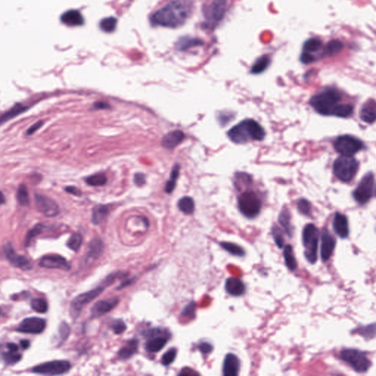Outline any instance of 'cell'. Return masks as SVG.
Wrapping results in <instances>:
<instances>
[{
	"instance_id": "obj_1",
	"label": "cell",
	"mask_w": 376,
	"mask_h": 376,
	"mask_svg": "<svg viewBox=\"0 0 376 376\" xmlns=\"http://www.w3.org/2000/svg\"><path fill=\"white\" fill-rule=\"evenodd\" d=\"M189 11V7L183 1H171L152 16V22L159 26L178 28L186 22Z\"/></svg>"
},
{
	"instance_id": "obj_2",
	"label": "cell",
	"mask_w": 376,
	"mask_h": 376,
	"mask_svg": "<svg viewBox=\"0 0 376 376\" xmlns=\"http://www.w3.org/2000/svg\"><path fill=\"white\" fill-rule=\"evenodd\" d=\"M228 137L233 143L244 144L250 141H262L265 132L263 128L256 121L247 119L229 129Z\"/></svg>"
},
{
	"instance_id": "obj_3",
	"label": "cell",
	"mask_w": 376,
	"mask_h": 376,
	"mask_svg": "<svg viewBox=\"0 0 376 376\" xmlns=\"http://www.w3.org/2000/svg\"><path fill=\"white\" fill-rule=\"evenodd\" d=\"M341 100L342 96L338 91L328 89L314 95L310 100V104L319 114L332 116Z\"/></svg>"
},
{
	"instance_id": "obj_4",
	"label": "cell",
	"mask_w": 376,
	"mask_h": 376,
	"mask_svg": "<svg viewBox=\"0 0 376 376\" xmlns=\"http://www.w3.org/2000/svg\"><path fill=\"white\" fill-rule=\"evenodd\" d=\"M302 240L306 259L310 263H315L317 260L319 243V231L317 226L313 223L305 226L303 230Z\"/></svg>"
},
{
	"instance_id": "obj_5",
	"label": "cell",
	"mask_w": 376,
	"mask_h": 376,
	"mask_svg": "<svg viewBox=\"0 0 376 376\" xmlns=\"http://www.w3.org/2000/svg\"><path fill=\"white\" fill-rule=\"evenodd\" d=\"M358 168L359 163L357 160L350 156L340 157L334 161L333 165L334 175L343 183L351 181L356 176Z\"/></svg>"
},
{
	"instance_id": "obj_6",
	"label": "cell",
	"mask_w": 376,
	"mask_h": 376,
	"mask_svg": "<svg viewBox=\"0 0 376 376\" xmlns=\"http://www.w3.org/2000/svg\"><path fill=\"white\" fill-rule=\"evenodd\" d=\"M341 359L348 364L354 371L359 374L366 373L371 366V362L365 352L357 349H344L340 352Z\"/></svg>"
},
{
	"instance_id": "obj_7",
	"label": "cell",
	"mask_w": 376,
	"mask_h": 376,
	"mask_svg": "<svg viewBox=\"0 0 376 376\" xmlns=\"http://www.w3.org/2000/svg\"><path fill=\"white\" fill-rule=\"evenodd\" d=\"M238 208L245 217L253 219L260 213L262 202L256 193L246 191L238 197Z\"/></svg>"
},
{
	"instance_id": "obj_8",
	"label": "cell",
	"mask_w": 376,
	"mask_h": 376,
	"mask_svg": "<svg viewBox=\"0 0 376 376\" xmlns=\"http://www.w3.org/2000/svg\"><path fill=\"white\" fill-rule=\"evenodd\" d=\"M375 193V177L373 173H368L359 183L353 192V198L360 204H367Z\"/></svg>"
},
{
	"instance_id": "obj_9",
	"label": "cell",
	"mask_w": 376,
	"mask_h": 376,
	"mask_svg": "<svg viewBox=\"0 0 376 376\" xmlns=\"http://www.w3.org/2000/svg\"><path fill=\"white\" fill-rule=\"evenodd\" d=\"M334 149L342 156L352 157L363 148V143L351 135H342L334 142Z\"/></svg>"
},
{
	"instance_id": "obj_10",
	"label": "cell",
	"mask_w": 376,
	"mask_h": 376,
	"mask_svg": "<svg viewBox=\"0 0 376 376\" xmlns=\"http://www.w3.org/2000/svg\"><path fill=\"white\" fill-rule=\"evenodd\" d=\"M71 364L68 361L55 360L45 362L34 367L32 372L41 375L57 376L65 374L71 369Z\"/></svg>"
},
{
	"instance_id": "obj_11",
	"label": "cell",
	"mask_w": 376,
	"mask_h": 376,
	"mask_svg": "<svg viewBox=\"0 0 376 376\" xmlns=\"http://www.w3.org/2000/svg\"><path fill=\"white\" fill-rule=\"evenodd\" d=\"M103 286H98L89 292L80 294L73 299L70 307V313L73 317H77L81 313L82 310L87 304H90L95 298L98 296L104 290Z\"/></svg>"
},
{
	"instance_id": "obj_12",
	"label": "cell",
	"mask_w": 376,
	"mask_h": 376,
	"mask_svg": "<svg viewBox=\"0 0 376 376\" xmlns=\"http://www.w3.org/2000/svg\"><path fill=\"white\" fill-rule=\"evenodd\" d=\"M323 47V42L319 38H311L306 41L301 57V62L309 64L315 61L321 53Z\"/></svg>"
},
{
	"instance_id": "obj_13",
	"label": "cell",
	"mask_w": 376,
	"mask_h": 376,
	"mask_svg": "<svg viewBox=\"0 0 376 376\" xmlns=\"http://www.w3.org/2000/svg\"><path fill=\"white\" fill-rule=\"evenodd\" d=\"M35 201L38 211L46 217L54 218L59 214V206L49 197L37 193L35 195Z\"/></svg>"
},
{
	"instance_id": "obj_14",
	"label": "cell",
	"mask_w": 376,
	"mask_h": 376,
	"mask_svg": "<svg viewBox=\"0 0 376 376\" xmlns=\"http://www.w3.org/2000/svg\"><path fill=\"white\" fill-rule=\"evenodd\" d=\"M47 323L44 319L40 317H28L21 322L16 331L25 334H38L45 329Z\"/></svg>"
},
{
	"instance_id": "obj_15",
	"label": "cell",
	"mask_w": 376,
	"mask_h": 376,
	"mask_svg": "<svg viewBox=\"0 0 376 376\" xmlns=\"http://www.w3.org/2000/svg\"><path fill=\"white\" fill-rule=\"evenodd\" d=\"M4 252L6 257H7L9 262H10V264L13 266L20 268V269L23 270V271H29V270L32 269V262L28 258L25 257V256L17 254L15 252L13 246L10 243L6 245L5 247H4Z\"/></svg>"
},
{
	"instance_id": "obj_16",
	"label": "cell",
	"mask_w": 376,
	"mask_h": 376,
	"mask_svg": "<svg viewBox=\"0 0 376 376\" xmlns=\"http://www.w3.org/2000/svg\"><path fill=\"white\" fill-rule=\"evenodd\" d=\"M336 239L327 230L324 229L321 235V249H320V256L322 261L326 262L331 259L336 246Z\"/></svg>"
},
{
	"instance_id": "obj_17",
	"label": "cell",
	"mask_w": 376,
	"mask_h": 376,
	"mask_svg": "<svg viewBox=\"0 0 376 376\" xmlns=\"http://www.w3.org/2000/svg\"><path fill=\"white\" fill-rule=\"evenodd\" d=\"M39 265L49 269H65L70 268L69 264L63 256L58 254L46 255L41 258Z\"/></svg>"
},
{
	"instance_id": "obj_18",
	"label": "cell",
	"mask_w": 376,
	"mask_h": 376,
	"mask_svg": "<svg viewBox=\"0 0 376 376\" xmlns=\"http://www.w3.org/2000/svg\"><path fill=\"white\" fill-rule=\"evenodd\" d=\"M119 302V300L117 298L97 301L92 309V317H94V318L99 317L110 313L113 309L117 306Z\"/></svg>"
},
{
	"instance_id": "obj_19",
	"label": "cell",
	"mask_w": 376,
	"mask_h": 376,
	"mask_svg": "<svg viewBox=\"0 0 376 376\" xmlns=\"http://www.w3.org/2000/svg\"><path fill=\"white\" fill-rule=\"evenodd\" d=\"M333 228L340 238L345 239L348 237L350 233L348 220L345 215L340 213H336L333 220Z\"/></svg>"
},
{
	"instance_id": "obj_20",
	"label": "cell",
	"mask_w": 376,
	"mask_h": 376,
	"mask_svg": "<svg viewBox=\"0 0 376 376\" xmlns=\"http://www.w3.org/2000/svg\"><path fill=\"white\" fill-rule=\"evenodd\" d=\"M240 361L233 353H228L223 362V374L225 376H237L240 372Z\"/></svg>"
},
{
	"instance_id": "obj_21",
	"label": "cell",
	"mask_w": 376,
	"mask_h": 376,
	"mask_svg": "<svg viewBox=\"0 0 376 376\" xmlns=\"http://www.w3.org/2000/svg\"><path fill=\"white\" fill-rule=\"evenodd\" d=\"M226 0H214L209 10V19L213 22H220L226 13Z\"/></svg>"
},
{
	"instance_id": "obj_22",
	"label": "cell",
	"mask_w": 376,
	"mask_h": 376,
	"mask_svg": "<svg viewBox=\"0 0 376 376\" xmlns=\"http://www.w3.org/2000/svg\"><path fill=\"white\" fill-rule=\"evenodd\" d=\"M185 139V135L182 131L174 130L168 132L162 140V146L168 150H172L180 145Z\"/></svg>"
},
{
	"instance_id": "obj_23",
	"label": "cell",
	"mask_w": 376,
	"mask_h": 376,
	"mask_svg": "<svg viewBox=\"0 0 376 376\" xmlns=\"http://www.w3.org/2000/svg\"><path fill=\"white\" fill-rule=\"evenodd\" d=\"M225 289L228 294L232 296L239 297L243 295L246 292V285L240 279L229 277L226 281Z\"/></svg>"
},
{
	"instance_id": "obj_24",
	"label": "cell",
	"mask_w": 376,
	"mask_h": 376,
	"mask_svg": "<svg viewBox=\"0 0 376 376\" xmlns=\"http://www.w3.org/2000/svg\"><path fill=\"white\" fill-rule=\"evenodd\" d=\"M61 22L67 26H81L84 24V19L78 10H70L62 15Z\"/></svg>"
},
{
	"instance_id": "obj_25",
	"label": "cell",
	"mask_w": 376,
	"mask_h": 376,
	"mask_svg": "<svg viewBox=\"0 0 376 376\" xmlns=\"http://www.w3.org/2000/svg\"><path fill=\"white\" fill-rule=\"evenodd\" d=\"M360 118L363 122L368 124H374L376 121V102L374 99H370L362 106L360 112Z\"/></svg>"
},
{
	"instance_id": "obj_26",
	"label": "cell",
	"mask_w": 376,
	"mask_h": 376,
	"mask_svg": "<svg viewBox=\"0 0 376 376\" xmlns=\"http://www.w3.org/2000/svg\"><path fill=\"white\" fill-rule=\"evenodd\" d=\"M283 258L286 268L291 271H295L298 267L296 259L294 255L293 249L291 245L288 244L283 248Z\"/></svg>"
},
{
	"instance_id": "obj_27",
	"label": "cell",
	"mask_w": 376,
	"mask_h": 376,
	"mask_svg": "<svg viewBox=\"0 0 376 376\" xmlns=\"http://www.w3.org/2000/svg\"><path fill=\"white\" fill-rule=\"evenodd\" d=\"M168 340L166 337H153L152 340H149L146 344V349L147 351L150 353H156L162 350L165 345H166Z\"/></svg>"
},
{
	"instance_id": "obj_28",
	"label": "cell",
	"mask_w": 376,
	"mask_h": 376,
	"mask_svg": "<svg viewBox=\"0 0 376 376\" xmlns=\"http://www.w3.org/2000/svg\"><path fill=\"white\" fill-rule=\"evenodd\" d=\"M28 107L20 104V103L15 104L8 111L6 112V113H4V114L0 116V125H2L3 123L7 122L10 119H13L16 116H19V114L28 110Z\"/></svg>"
},
{
	"instance_id": "obj_29",
	"label": "cell",
	"mask_w": 376,
	"mask_h": 376,
	"mask_svg": "<svg viewBox=\"0 0 376 376\" xmlns=\"http://www.w3.org/2000/svg\"><path fill=\"white\" fill-rule=\"evenodd\" d=\"M104 245L99 239L95 238L91 242L89 246L88 257L89 259H95L102 253Z\"/></svg>"
},
{
	"instance_id": "obj_30",
	"label": "cell",
	"mask_w": 376,
	"mask_h": 376,
	"mask_svg": "<svg viewBox=\"0 0 376 376\" xmlns=\"http://www.w3.org/2000/svg\"><path fill=\"white\" fill-rule=\"evenodd\" d=\"M291 216L289 212L283 210L280 213V217H279V222L282 227H283V230L286 232V235H289V237H292V233H293V229H292V226L291 224Z\"/></svg>"
},
{
	"instance_id": "obj_31",
	"label": "cell",
	"mask_w": 376,
	"mask_h": 376,
	"mask_svg": "<svg viewBox=\"0 0 376 376\" xmlns=\"http://www.w3.org/2000/svg\"><path fill=\"white\" fill-rule=\"evenodd\" d=\"M180 166L178 164H176L174 167H173L172 171H171V175H170L169 180L166 183L165 185V191L168 193H171L175 189L176 185H177V180H178L179 176H180Z\"/></svg>"
},
{
	"instance_id": "obj_32",
	"label": "cell",
	"mask_w": 376,
	"mask_h": 376,
	"mask_svg": "<svg viewBox=\"0 0 376 376\" xmlns=\"http://www.w3.org/2000/svg\"><path fill=\"white\" fill-rule=\"evenodd\" d=\"M108 214V208L106 206L98 205L94 207L92 213V221L95 225H98L104 220Z\"/></svg>"
},
{
	"instance_id": "obj_33",
	"label": "cell",
	"mask_w": 376,
	"mask_h": 376,
	"mask_svg": "<svg viewBox=\"0 0 376 376\" xmlns=\"http://www.w3.org/2000/svg\"><path fill=\"white\" fill-rule=\"evenodd\" d=\"M178 207L180 211L186 215H191L195 210L193 199L189 196H185L179 201Z\"/></svg>"
},
{
	"instance_id": "obj_34",
	"label": "cell",
	"mask_w": 376,
	"mask_h": 376,
	"mask_svg": "<svg viewBox=\"0 0 376 376\" xmlns=\"http://www.w3.org/2000/svg\"><path fill=\"white\" fill-rule=\"evenodd\" d=\"M220 245L222 249H224L225 251L229 252L230 254L234 255V256L241 257V256H244L246 255V251H245L244 249L241 246H238V245L235 244V243H229V242H222Z\"/></svg>"
},
{
	"instance_id": "obj_35",
	"label": "cell",
	"mask_w": 376,
	"mask_h": 376,
	"mask_svg": "<svg viewBox=\"0 0 376 376\" xmlns=\"http://www.w3.org/2000/svg\"><path fill=\"white\" fill-rule=\"evenodd\" d=\"M138 346V343L137 340H131L128 343V345L126 347H124L119 351V356L123 359H129L131 356H133L136 353Z\"/></svg>"
},
{
	"instance_id": "obj_36",
	"label": "cell",
	"mask_w": 376,
	"mask_h": 376,
	"mask_svg": "<svg viewBox=\"0 0 376 376\" xmlns=\"http://www.w3.org/2000/svg\"><path fill=\"white\" fill-rule=\"evenodd\" d=\"M270 62L271 61H270L269 57L267 56V55L261 57L252 66L251 72L256 74L263 72L268 68Z\"/></svg>"
},
{
	"instance_id": "obj_37",
	"label": "cell",
	"mask_w": 376,
	"mask_h": 376,
	"mask_svg": "<svg viewBox=\"0 0 376 376\" xmlns=\"http://www.w3.org/2000/svg\"><path fill=\"white\" fill-rule=\"evenodd\" d=\"M353 107L351 104H340L334 110L332 116L340 118H347L353 113Z\"/></svg>"
},
{
	"instance_id": "obj_38",
	"label": "cell",
	"mask_w": 376,
	"mask_h": 376,
	"mask_svg": "<svg viewBox=\"0 0 376 376\" xmlns=\"http://www.w3.org/2000/svg\"><path fill=\"white\" fill-rule=\"evenodd\" d=\"M86 183L89 186L93 187H99L103 186L107 183V177L104 174H96L90 176L86 179Z\"/></svg>"
},
{
	"instance_id": "obj_39",
	"label": "cell",
	"mask_w": 376,
	"mask_h": 376,
	"mask_svg": "<svg viewBox=\"0 0 376 376\" xmlns=\"http://www.w3.org/2000/svg\"><path fill=\"white\" fill-rule=\"evenodd\" d=\"M16 198H17L18 202L22 206H28L30 204L29 192H28V188L25 185H21L18 188L17 193H16Z\"/></svg>"
},
{
	"instance_id": "obj_40",
	"label": "cell",
	"mask_w": 376,
	"mask_h": 376,
	"mask_svg": "<svg viewBox=\"0 0 376 376\" xmlns=\"http://www.w3.org/2000/svg\"><path fill=\"white\" fill-rule=\"evenodd\" d=\"M117 25V19L114 17L106 18L100 22V28L106 32H112L115 31Z\"/></svg>"
},
{
	"instance_id": "obj_41",
	"label": "cell",
	"mask_w": 376,
	"mask_h": 376,
	"mask_svg": "<svg viewBox=\"0 0 376 376\" xmlns=\"http://www.w3.org/2000/svg\"><path fill=\"white\" fill-rule=\"evenodd\" d=\"M82 243H83V237L80 234L76 233L71 235V237L68 239V242H67V246H68V249L77 252L81 247Z\"/></svg>"
},
{
	"instance_id": "obj_42",
	"label": "cell",
	"mask_w": 376,
	"mask_h": 376,
	"mask_svg": "<svg viewBox=\"0 0 376 376\" xmlns=\"http://www.w3.org/2000/svg\"><path fill=\"white\" fill-rule=\"evenodd\" d=\"M31 307L34 311L38 313H46L48 310V304L43 298H35L31 301Z\"/></svg>"
},
{
	"instance_id": "obj_43",
	"label": "cell",
	"mask_w": 376,
	"mask_h": 376,
	"mask_svg": "<svg viewBox=\"0 0 376 376\" xmlns=\"http://www.w3.org/2000/svg\"><path fill=\"white\" fill-rule=\"evenodd\" d=\"M43 229H44V226L42 224H37L31 229L27 234L26 238H25V246H29L31 241L43 232Z\"/></svg>"
},
{
	"instance_id": "obj_44",
	"label": "cell",
	"mask_w": 376,
	"mask_h": 376,
	"mask_svg": "<svg viewBox=\"0 0 376 376\" xmlns=\"http://www.w3.org/2000/svg\"><path fill=\"white\" fill-rule=\"evenodd\" d=\"M343 47V44L340 41H331L326 46L325 54L329 55V56L334 55L335 54L339 53Z\"/></svg>"
},
{
	"instance_id": "obj_45",
	"label": "cell",
	"mask_w": 376,
	"mask_h": 376,
	"mask_svg": "<svg viewBox=\"0 0 376 376\" xmlns=\"http://www.w3.org/2000/svg\"><path fill=\"white\" fill-rule=\"evenodd\" d=\"M22 355L17 352L9 351L2 355V359L7 365H15L22 359Z\"/></svg>"
},
{
	"instance_id": "obj_46",
	"label": "cell",
	"mask_w": 376,
	"mask_h": 376,
	"mask_svg": "<svg viewBox=\"0 0 376 376\" xmlns=\"http://www.w3.org/2000/svg\"><path fill=\"white\" fill-rule=\"evenodd\" d=\"M177 350L176 348H171L169 350L164 353L163 356L162 357V365L165 366H168V365H171L174 360H175L176 356H177Z\"/></svg>"
},
{
	"instance_id": "obj_47",
	"label": "cell",
	"mask_w": 376,
	"mask_h": 376,
	"mask_svg": "<svg viewBox=\"0 0 376 376\" xmlns=\"http://www.w3.org/2000/svg\"><path fill=\"white\" fill-rule=\"evenodd\" d=\"M272 235L274 237V241H275L276 244L278 246L279 249H282L283 248V244H284V238H283V234L280 230V228L275 226V227L272 229Z\"/></svg>"
},
{
	"instance_id": "obj_48",
	"label": "cell",
	"mask_w": 376,
	"mask_h": 376,
	"mask_svg": "<svg viewBox=\"0 0 376 376\" xmlns=\"http://www.w3.org/2000/svg\"><path fill=\"white\" fill-rule=\"evenodd\" d=\"M298 211H299L301 214L308 216L310 213V211H311V206H310V202H309L308 201H307V200L301 199L298 201Z\"/></svg>"
},
{
	"instance_id": "obj_49",
	"label": "cell",
	"mask_w": 376,
	"mask_h": 376,
	"mask_svg": "<svg viewBox=\"0 0 376 376\" xmlns=\"http://www.w3.org/2000/svg\"><path fill=\"white\" fill-rule=\"evenodd\" d=\"M359 331V334L366 338H374L375 337V324L370 325L367 327H364L363 329L358 330Z\"/></svg>"
},
{
	"instance_id": "obj_50",
	"label": "cell",
	"mask_w": 376,
	"mask_h": 376,
	"mask_svg": "<svg viewBox=\"0 0 376 376\" xmlns=\"http://www.w3.org/2000/svg\"><path fill=\"white\" fill-rule=\"evenodd\" d=\"M111 328L115 334H120L126 330V326L123 320H117L112 323Z\"/></svg>"
},
{
	"instance_id": "obj_51",
	"label": "cell",
	"mask_w": 376,
	"mask_h": 376,
	"mask_svg": "<svg viewBox=\"0 0 376 376\" xmlns=\"http://www.w3.org/2000/svg\"><path fill=\"white\" fill-rule=\"evenodd\" d=\"M59 331L61 340L65 341L68 338V336H69L71 329H70V326L65 322H63L61 326H60Z\"/></svg>"
},
{
	"instance_id": "obj_52",
	"label": "cell",
	"mask_w": 376,
	"mask_h": 376,
	"mask_svg": "<svg viewBox=\"0 0 376 376\" xmlns=\"http://www.w3.org/2000/svg\"><path fill=\"white\" fill-rule=\"evenodd\" d=\"M195 310H196V305L194 301L188 304L184 310H183V314L186 317H193L195 315Z\"/></svg>"
},
{
	"instance_id": "obj_53",
	"label": "cell",
	"mask_w": 376,
	"mask_h": 376,
	"mask_svg": "<svg viewBox=\"0 0 376 376\" xmlns=\"http://www.w3.org/2000/svg\"><path fill=\"white\" fill-rule=\"evenodd\" d=\"M198 349L204 354H208L213 350V347L208 343H202L198 345Z\"/></svg>"
},
{
	"instance_id": "obj_54",
	"label": "cell",
	"mask_w": 376,
	"mask_h": 376,
	"mask_svg": "<svg viewBox=\"0 0 376 376\" xmlns=\"http://www.w3.org/2000/svg\"><path fill=\"white\" fill-rule=\"evenodd\" d=\"M134 183L137 186H143V185L146 183V177L144 174L139 173V174H136L134 177Z\"/></svg>"
},
{
	"instance_id": "obj_55",
	"label": "cell",
	"mask_w": 376,
	"mask_h": 376,
	"mask_svg": "<svg viewBox=\"0 0 376 376\" xmlns=\"http://www.w3.org/2000/svg\"><path fill=\"white\" fill-rule=\"evenodd\" d=\"M43 125H44V122L42 121H39V122L34 124L27 131V135H32V134L35 133L37 130H38L43 126Z\"/></svg>"
},
{
	"instance_id": "obj_56",
	"label": "cell",
	"mask_w": 376,
	"mask_h": 376,
	"mask_svg": "<svg viewBox=\"0 0 376 376\" xmlns=\"http://www.w3.org/2000/svg\"><path fill=\"white\" fill-rule=\"evenodd\" d=\"M94 107L95 110H106V109L110 108V105L107 103L98 101L94 104Z\"/></svg>"
},
{
	"instance_id": "obj_57",
	"label": "cell",
	"mask_w": 376,
	"mask_h": 376,
	"mask_svg": "<svg viewBox=\"0 0 376 376\" xmlns=\"http://www.w3.org/2000/svg\"><path fill=\"white\" fill-rule=\"evenodd\" d=\"M65 190H66V192L73 194L74 195H77V196L81 195V192H80V189H77V188L72 187V186L65 188Z\"/></svg>"
},
{
	"instance_id": "obj_58",
	"label": "cell",
	"mask_w": 376,
	"mask_h": 376,
	"mask_svg": "<svg viewBox=\"0 0 376 376\" xmlns=\"http://www.w3.org/2000/svg\"><path fill=\"white\" fill-rule=\"evenodd\" d=\"M7 347L9 351L11 352H17L19 350L17 345L13 343H9L7 344Z\"/></svg>"
},
{
	"instance_id": "obj_59",
	"label": "cell",
	"mask_w": 376,
	"mask_h": 376,
	"mask_svg": "<svg viewBox=\"0 0 376 376\" xmlns=\"http://www.w3.org/2000/svg\"><path fill=\"white\" fill-rule=\"evenodd\" d=\"M20 345L21 347H22V348L26 350V349H28V347H30V345H31V343H30V342L28 341V340H22V341L20 342Z\"/></svg>"
},
{
	"instance_id": "obj_60",
	"label": "cell",
	"mask_w": 376,
	"mask_h": 376,
	"mask_svg": "<svg viewBox=\"0 0 376 376\" xmlns=\"http://www.w3.org/2000/svg\"><path fill=\"white\" fill-rule=\"evenodd\" d=\"M4 202H5V197H4L3 192L0 191V205L4 204Z\"/></svg>"
},
{
	"instance_id": "obj_61",
	"label": "cell",
	"mask_w": 376,
	"mask_h": 376,
	"mask_svg": "<svg viewBox=\"0 0 376 376\" xmlns=\"http://www.w3.org/2000/svg\"><path fill=\"white\" fill-rule=\"evenodd\" d=\"M4 314V313H3L2 310H1V308H0V317H1V316Z\"/></svg>"
}]
</instances>
